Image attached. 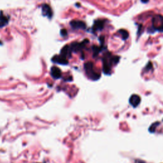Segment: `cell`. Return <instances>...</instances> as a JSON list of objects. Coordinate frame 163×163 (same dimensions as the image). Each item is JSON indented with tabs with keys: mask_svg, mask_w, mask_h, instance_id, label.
<instances>
[{
	"mask_svg": "<svg viewBox=\"0 0 163 163\" xmlns=\"http://www.w3.org/2000/svg\"><path fill=\"white\" fill-rule=\"evenodd\" d=\"M141 1L142 3H147L148 1V0H141Z\"/></svg>",
	"mask_w": 163,
	"mask_h": 163,
	"instance_id": "obj_15",
	"label": "cell"
},
{
	"mask_svg": "<svg viewBox=\"0 0 163 163\" xmlns=\"http://www.w3.org/2000/svg\"><path fill=\"white\" fill-rule=\"evenodd\" d=\"M118 33H120L121 36H122V38L123 39V40H125L128 38L129 37V33L125 29H120L118 31Z\"/></svg>",
	"mask_w": 163,
	"mask_h": 163,
	"instance_id": "obj_12",
	"label": "cell"
},
{
	"mask_svg": "<svg viewBox=\"0 0 163 163\" xmlns=\"http://www.w3.org/2000/svg\"><path fill=\"white\" fill-rule=\"evenodd\" d=\"M50 75L53 79H59L61 77V71L56 66H52L50 70Z\"/></svg>",
	"mask_w": 163,
	"mask_h": 163,
	"instance_id": "obj_9",
	"label": "cell"
},
{
	"mask_svg": "<svg viewBox=\"0 0 163 163\" xmlns=\"http://www.w3.org/2000/svg\"><path fill=\"white\" fill-rule=\"evenodd\" d=\"M120 59V57L118 56H106L103 59V72L105 74H108L110 72L111 66L113 64H117L118 61Z\"/></svg>",
	"mask_w": 163,
	"mask_h": 163,
	"instance_id": "obj_1",
	"label": "cell"
},
{
	"mask_svg": "<svg viewBox=\"0 0 163 163\" xmlns=\"http://www.w3.org/2000/svg\"><path fill=\"white\" fill-rule=\"evenodd\" d=\"M42 13L43 16H46L49 19H51L52 17V15H53L52 10L48 5L44 4L42 6Z\"/></svg>",
	"mask_w": 163,
	"mask_h": 163,
	"instance_id": "obj_8",
	"label": "cell"
},
{
	"mask_svg": "<svg viewBox=\"0 0 163 163\" xmlns=\"http://www.w3.org/2000/svg\"><path fill=\"white\" fill-rule=\"evenodd\" d=\"M70 26L74 29H84L86 28V23L80 20H73L70 22Z\"/></svg>",
	"mask_w": 163,
	"mask_h": 163,
	"instance_id": "obj_6",
	"label": "cell"
},
{
	"mask_svg": "<svg viewBox=\"0 0 163 163\" xmlns=\"http://www.w3.org/2000/svg\"><path fill=\"white\" fill-rule=\"evenodd\" d=\"M104 22L103 21V20H96L94 24L93 30L94 31H100L104 28Z\"/></svg>",
	"mask_w": 163,
	"mask_h": 163,
	"instance_id": "obj_11",
	"label": "cell"
},
{
	"mask_svg": "<svg viewBox=\"0 0 163 163\" xmlns=\"http://www.w3.org/2000/svg\"><path fill=\"white\" fill-rule=\"evenodd\" d=\"M67 34H68V33H67V31L66 30V29H62L61 31V35H62L63 36H66L67 35Z\"/></svg>",
	"mask_w": 163,
	"mask_h": 163,
	"instance_id": "obj_14",
	"label": "cell"
},
{
	"mask_svg": "<svg viewBox=\"0 0 163 163\" xmlns=\"http://www.w3.org/2000/svg\"><path fill=\"white\" fill-rule=\"evenodd\" d=\"M88 42H88L87 40H84L82 43L74 42L73 43H71V46H70V48L71 50V52H78V51H79L82 49H84V46L86 45V44Z\"/></svg>",
	"mask_w": 163,
	"mask_h": 163,
	"instance_id": "obj_4",
	"label": "cell"
},
{
	"mask_svg": "<svg viewBox=\"0 0 163 163\" xmlns=\"http://www.w3.org/2000/svg\"><path fill=\"white\" fill-rule=\"evenodd\" d=\"M60 55L62 56L63 57H64V58H66L67 59L70 58L71 55V50L70 48V46L68 45L64 46L61 51Z\"/></svg>",
	"mask_w": 163,
	"mask_h": 163,
	"instance_id": "obj_10",
	"label": "cell"
},
{
	"mask_svg": "<svg viewBox=\"0 0 163 163\" xmlns=\"http://www.w3.org/2000/svg\"><path fill=\"white\" fill-rule=\"evenodd\" d=\"M152 29L155 31H162V17L161 15L156 16L152 20Z\"/></svg>",
	"mask_w": 163,
	"mask_h": 163,
	"instance_id": "obj_3",
	"label": "cell"
},
{
	"mask_svg": "<svg viewBox=\"0 0 163 163\" xmlns=\"http://www.w3.org/2000/svg\"><path fill=\"white\" fill-rule=\"evenodd\" d=\"M84 69L86 71L87 75L89 77L91 80H97L100 78V75L95 71L94 69L93 64L91 62H88L84 64Z\"/></svg>",
	"mask_w": 163,
	"mask_h": 163,
	"instance_id": "obj_2",
	"label": "cell"
},
{
	"mask_svg": "<svg viewBox=\"0 0 163 163\" xmlns=\"http://www.w3.org/2000/svg\"><path fill=\"white\" fill-rule=\"evenodd\" d=\"M53 63H55L59 64H62V65H66L68 64V61L67 59L64 58L62 56H55L52 59Z\"/></svg>",
	"mask_w": 163,
	"mask_h": 163,
	"instance_id": "obj_7",
	"label": "cell"
},
{
	"mask_svg": "<svg viewBox=\"0 0 163 163\" xmlns=\"http://www.w3.org/2000/svg\"><path fill=\"white\" fill-rule=\"evenodd\" d=\"M130 104L133 108H137L141 103V98L137 94H132L129 100Z\"/></svg>",
	"mask_w": 163,
	"mask_h": 163,
	"instance_id": "obj_5",
	"label": "cell"
},
{
	"mask_svg": "<svg viewBox=\"0 0 163 163\" xmlns=\"http://www.w3.org/2000/svg\"><path fill=\"white\" fill-rule=\"evenodd\" d=\"M93 53H94V57L95 56H98L99 53L101 52V49L100 47H96V46H94L93 47Z\"/></svg>",
	"mask_w": 163,
	"mask_h": 163,
	"instance_id": "obj_13",
	"label": "cell"
}]
</instances>
